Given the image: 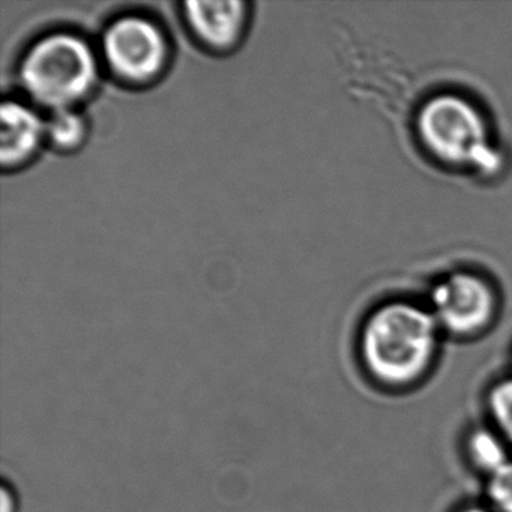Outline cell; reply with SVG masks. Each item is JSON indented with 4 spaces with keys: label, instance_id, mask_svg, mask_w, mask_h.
Returning <instances> with one entry per match:
<instances>
[{
    "label": "cell",
    "instance_id": "1",
    "mask_svg": "<svg viewBox=\"0 0 512 512\" xmlns=\"http://www.w3.org/2000/svg\"><path fill=\"white\" fill-rule=\"evenodd\" d=\"M437 326L433 313L418 305H383L362 331V356L368 370L389 385L412 382L433 358Z\"/></svg>",
    "mask_w": 512,
    "mask_h": 512
},
{
    "label": "cell",
    "instance_id": "2",
    "mask_svg": "<svg viewBox=\"0 0 512 512\" xmlns=\"http://www.w3.org/2000/svg\"><path fill=\"white\" fill-rule=\"evenodd\" d=\"M97 59L77 35L53 34L35 43L20 67L23 88L52 110L73 109L94 89Z\"/></svg>",
    "mask_w": 512,
    "mask_h": 512
},
{
    "label": "cell",
    "instance_id": "3",
    "mask_svg": "<svg viewBox=\"0 0 512 512\" xmlns=\"http://www.w3.org/2000/svg\"><path fill=\"white\" fill-rule=\"evenodd\" d=\"M425 148L440 160L494 172L499 155L491 148L487 125L479 110L458 95H437L425 101L418 116Z\"/></svg>",
    "mask_w": 512,
    "mask_h": 512
},
{
    "label": "cell",
    "instance_id": "4",
    "mask_svg": "<svg viewBox=\"0 0 512 512\" xmlns=\"http://www.w3.org/2000/svg\"><path fill=\"white\" fill-rule=\"evenodd\" d=\"M104 56L110 68L130 82L154 79L167 59V43L157 25L143 17H122L107 29Z\"/></svg>",
    "mask_w": 512,
    "mask_h": 512
},
{
    "label": "cell",
    "instance_id": "5",
    "mask_svg": "<svg viewBox=\"0 0 512 512\" xmlns=\"http://www.w3.org/2000/svg\"><path fill=\"white\" fill-rule=\"evenodd\" d=\"M437 325L452 334L469 335L490 322L494 296L484 278L469 272H455L443 278L431 293Z\"/></svg>",
    "mask_w": 512,
    "mask_h": 512
},
{
    "label": "cell",
    "instance_id": "6",
    "mask_svg": "<svg viewBox=\"0 0 512 512\" xmlns=\"http://www.w3.org/2000/svg\"><path fill=\"white\" fill-rule=\"evenodd\" d=\"M245 14V4L238 0L185 4V16L191 29L212 49H227L238 41L244 28Z\"/></svg>",
    "mask_w": 512,
    "mask_h": 512
},
{
    "label": "cell",
    "instance_id": "7",
    "mask_svg": "<svg viewBox=\"0 0 512 512\" xmlns=\"http://www.w3.org/2000/svg\"><path fill=\"white\" fill-rule=\"evenodd\" d=\"M46 136V122L25 104L5 101L0 107V160L5 167L28 160Z\"/></svg>",
    "mask_w": 512,
    "mask_h": 512
},
{
    "label": "cell",
    "instance_id": "8",
    "mask_svg": "<svg viewBox=\"0 0 512 512\" xmlns=\"http://www.w3.org/2000/svg\"><path fill=\"white\" fill-rule=\"evenodd\" d=\"M85 121L73 109L52 110L46 122V136L59 149H73L85 139Z\"/></svg>",
    "mask_w": 512,
    "mask_h": 512
},
{
    "label": "cell",
    "instance_id": "9",
    "mask_svg": "<svg viewBox=\"0 0 512 512\" xmlns=\"http://www.w3.org/2000/svg\"><path fill=\"white\" fill-rule=\"evenodd\" d=\"M469 454L479 469L493 475L508 463L505 445L490 430H476L469 439Z\"/></svg>",
    "mask_w": 512,
    "mask_h": 512
},
{
    "label": "cell",
    "instance_id": "10",
    "mask_svg": "<svg viewBox=\"0 0 512 512\" xmlns=\"http://www.w3.org/2000/svg\"><path fill=\"white\" fill-rule=\"evenodd\" d=\"M488 407L503 436L512 442V379L503 380L491 389Z\"/></svg>",
    "mask_w": 512,
    "mask_h": 512
},
{
    "label": "cell",
    "instance_id": "11",
    "mask_svg": "<svg viewBox=\"0 0 512 512\" xmlns=\"http://www.w3.org/2000/svg\"><path fill=\"white\" fill-rule=\"evenodd\" d=\"M488 496L500 512H512V461L490 475Z\"/></svg>",
    "mask_w": 512,
    "mask_h": 512
},
{
    "label": "cell",
    "instance_id": "12",
    "mask_svg": "<svg viewBox=\"0 0 512 512\" xmlns=\"http://www.w3.org/2000/svg\"><path fill=\"white\" fill-rule=\"evenodd\" d=\"M463 512H488V511H485V509H481V508H469V509H466V511H463Z\"/></svg>",
    "mask_w": 512,
    "mask_h": 512
}]
</instances>
